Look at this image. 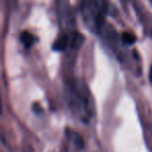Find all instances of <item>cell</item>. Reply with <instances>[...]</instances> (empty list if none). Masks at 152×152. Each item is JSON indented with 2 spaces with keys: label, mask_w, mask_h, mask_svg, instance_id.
Here are the masks:
<instances>
[{
  "label": "cell",
  "mask_w": 152,
  "mask_h": 152,
  "mask_svg": "<svg viewBox=\"0 0 152 152\" xmlns=\"http://www.w3.org/2000/svg\"><path fill=\"white\" fill-rule=\"evenodd\" d=\"M70 104L73 110L81 118V120L88 122L91 118V96L85 83L75 80L70 86Z\"/></svg>",
  "instance_id": "cell-1"
},
{
  "label": "cell",
  "mask_w": 152,
  "mask_h": 152,
  "mask_svg": "<svg viewBox=\"0 0 152 152\" xmlns=\"http://www.w3.org/2000/svg\"><path fill=\"white\" fill-rule=\"evenodd\" d=\"M83 42V37L80 34L74 32L72 36H70V47L72 49H77L80 47V45Z\"/></svg>",
  "instance_id": "cell-5"
},
{
  "label": "cell",
  "mask_w": 152,
  "mask_h": 152,
  "mask_svg": "<svg viewBox=\"0 0 152 152\" xmlns=\"http://www.w3.org/2000/svg\"><path fill=\"white\" fill-rule=\"evenodd\" d=\"M68 46H70V36L61 34L54 41L52 48L55 51H64Z\"/></svg>",
  "instance_id": "cell-3"
},
{
  "label": "cell",
  "mask_w": 152,
  "mask_h": 152,
  "mask_svg": "<svg viewBox=\"0 0 152 152\" xmlns=\"http://www.w3.org/2000/svg\"><path fill=\"white\" fill-rule=\"evenodd\" d=\"M20 41L24 45L25 48H30L32 45L36 42V38H34V34H31L29 31H23L20 34Z\"/></svg>",
  "instance_id": "cell-4"
},
{
  "label": "cell",
  "mask_w": 152,
  "mask_h": 152,
  "mask_svg": "<svg viewBox=\"0 0 152 152\" xmlns=\"http://www.w3.org/2000/svg\"><path fill=\"white\" fill-rule=\"evenodd\" d=\"M66 132H68V137H70V140H71V141L73 142L76 146H78L79 148L83 147V137L78 134V133L75 132V131L69 130V129H67Z\"/></svg>",
  "instance_id": "cell-6"
},
{
  "label": "cell",
  "mask_w": 152,
  "mask_h": 152,
  "mask_svg": "<svg viewBox=\"0 0 152 152\" xmlns=\"http://www.w3.org/2000/svg\"><path fill=\"white\" fill-rule=\"evenodd\" d=\"M121 40H122V42L124 43V44L131 45L135 42V36L133 34H131V32H128V31L123 32L122 37H121Z\"/></svg>",
  "instance_id": "cell-7"
},
{
  "label": "cell",
  "mask_w": 152,
  "mask_h": 152,
  "mask_svg": "<svg viewBox=\"0 0 152 152\" xmlns=\"http://www.w3.org/2000/svg\"><path fill=\"white\" fill-rule=\"evenodd\" d=\"M151 1H152V0H151Z\"/></svg>",
  "instance_id": "cell-10"
},
{
  "label": "cell",
  "mask_w": 152,
  "mask_h": 152,
  "mask_svg": "<svg viewBox=\"0 0 152 152\" xmlns=\"http://www.w3.org/2000/svg\"><path fill=\"white\" fill-rule=\"evenodd\" d=\"M83 16L91 29L99 30L107 13L105 0H83Z\"/></svg>",
  "instance_id": "cell-2"
},
{
  "label": "cell",
  "mask_w": 152,
  "mask_h": 152,
  "mask_svg": "<svg viewBox=\"0 0 152 152\" xmlns=\"http://www.w3.org/2000/svg\"><path fill=\"white\" fill-rule=\"evenodd\" d=\"M32 110H34V114H37V115L42 114V107H41L38 103H34V105H32Z\"/></svg>",
  "instance_id": "cell-8"
},
{
  "label": "cell",
  "mask_w": 152,
  "mask_h": 152,
  "mask_svg": "<svg viewBox=\"0 0 152 152\" xmlns=\"http://www.w3.org/2000/svg\"><path fill=\"white\" fill-rule=\"evenodd\" d=\"M149 80H150V83H152V65H151V68H150V73H149Z\"/></svg>",
  "instance_id": "cell-9"
}]
</instances>
